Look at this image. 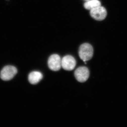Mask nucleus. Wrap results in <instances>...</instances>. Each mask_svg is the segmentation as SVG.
Segmentation results:
<instances>
[{
	"label": "nucleus",
	"instance_id": "7ed1b4c3",
	"mask_svg": "<svg viewBox=\"0 0 127 127\" xmlns=\"http://www.w3.org/2000/svg\"><path fill=\"white\" fill-rule=\"evenodd\" d=\"M49 68L53 71H59L62 67V59L59 55L54 54L50 56L48 61Z\"/></svg>",
	"mask_w": 127,
	"mask_h": 127
},
{
	"label": "nucleus",
	"instance_id": "423d86ee",
	"mask_svg": "<svg viewBox=\"0 0 127 127\" xmlns=\"http://www.w3.org/2000/svg\"><path fill=\"white\" fill-rule=\"evenodd\" d=\"M90 14L91 16L95 20L102 21L106 17L107 12L104 7L101 6L91 10Z\"/></svg>",
	"mask_w": 127,
	"mask_h": 127
},
{
	"label": "nucleus",
	"instance_id": "1a4fd4ad",
	"mask_svg": "<svg viewBox=\"0 0 127 127\" xmlns=\"http://www.w3.org/2000/svg\"><path fill=\"white\" fill-rule=\"evenodd\" d=\"M84 0L86 1H87L89 0Z\"/></svg>",
	"mask_w": 127,
	"mask_h": 127
},
{
	"label": "nucleus",
	"instance_id": "39448f33",
	"mask_svg": "<svg viewBox=\"0 0 127 127\" xmlns=\"http://www.w3.org/2000/svg\"><path fill=\"white\" fill-rule=\"evenodd\" d=\"M76 64V60L73 57L67 55L62 59V67L67 71H71L74 69Z\"/></svg>",
	"mask_w": 127,
	"mask_h": 127
},
{
	"label": "nucleus",
	"instance_id": "f257e3e1",
	"mask_svg": "<svg viewBox=\"0 0 127 127\" xmlns=\"http://www.w3.org/2000/svg\"><path fill=\"white\" fill-rule=\"evenodd\" d=\"M93 47L89 43H83L79 47V57L84 62L91 60L93 56Z\"/></svg>",
	"mask_w": 127,
	"mask_h": 127
},
{
	"label": "nucleus",
	"instance_id": "0eeeda50",
	"mask_svg": "<svg viewBox=\"0 0 127 127\" xmlns=\"http://www.w3.org/2000/svg\"><path fill=\"white\" fill-rule=\"evenodd\" d=\"M43 78V75L39 71L32 72L28 76V80L30 83L32 84L38 83Z\"/></svg>",
	"mask_w": 127,
	"mask_h": 127
},
{
	"label": "nucleus",
	"instance_id": "6e6552de",
	"mask_svg": "<svg viewBox=\"0 0 127 127\" xmlns=\"http://www.w3.org/2000/svg\"><path fill=\"white\" fill-rule=\"evenodd\" d=\"M101 6V2L98 0H89L87 1L84 4V7L90 10Z\"/></svg>",
	"mask_w": 127,
	"mask_h": 127
},
{
	"label": "nucleus",
	"instance_id": "f03ea898",
	"mask_svg": "<svg viewBox=\"0 0 127 127\" xmlns=\"http://www.w3.org/2000/svg\"><path fill=\"white\" fill-rule=\"evenodd\" d=\"M17 72V69L14 66H6L1 70L0 77L4 81H9L14 78Z\"/></svg>",
	"mask_w": 127,
	"mask_h": 127
},
{
	"label": "nucleus",
	"instance_id": "20e7f679",
	"mask_svg": "<svg viewBox=\"0 0 127 127\" xmlns=\"http://www.w3.org/2000/svg\"><path fill=\"white\" fill-rule=\"evenodd\" d=\"M90 72L86 67L82 66L78 68L75 72V76L78 81L83 83L88 79Z\"/></svg>",
	"mask_w": 127,
	"mask_h": 127
}]
</instances>
